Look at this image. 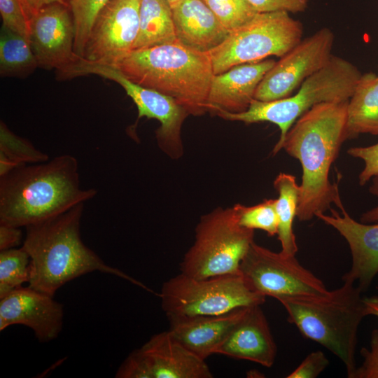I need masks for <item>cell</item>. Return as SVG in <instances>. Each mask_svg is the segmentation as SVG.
Returning <instances> with one entry per match:
<instances>
[{"mask_svg": "<svg viewBox=\"0 0 378 378\" xmlns=\"http://www.w3.org/2000/svg\"><path fill=\"white\" fill-rule=\"evenodd\" d=\"M348 101L318 104L302 114L288 130L282 148L302 166L297 211L301 221L342 204L337 184L329 180L330 167L346 137Z\"/></svg>", "mask_w": 378, "mask_h": 378, "instance_id": "cell-1", "label": "cell"}, {"mask_svg": "<svg viewBox=\"0 0 378 378\" xmlns=\"http://www.w3.org/2000/svg\"><path fill=\"white\" fill-rule=\"evenodd\" d=\"M97 193L80 186L78 162L69 154L24 164L0 177V223L27 227L85 203Z\"/></svg>", "mask_w": 378, "mask_h": 378, "instance_id": "cell-2", "label": "cell"}, {"mask_svg": "<svg viewBox=\"0 0 378 378\" xmlns=\"http://www.w3.org/2000/svg\"><path fill=\"white\" fill-rule=\"evenodd\" d=\"M84 203L46 220L25 227L22 247L30 257L29 286L51 296L66 283L100 272L127 280L149 292L142 283L104 262L83 241L80 220Z\"/></svg>", "mask_w": 378, "mask_h": 378, "instance_id": "cell-3", "label": "cell"}, {"mask_svg": "<svg viewBox=\"0 0 378 378\" xmlns=\"http://www.w3.org/2000/svg\"><path fill=\"white\" fill-rule=\"evenodd\" d=\"M113 66L130 80L174 99L189 115L208 112V95L214 76L208 53L190 49L176 40L132 50Z\"/></svg>", "mask_w": 378, "mask_h": 378, "instance_id": "cell-4", "label": "cell"}, {"mask_svg": "<svg viewBox=\"0 0 378 378\" xmlns=\"http://www.w3.org/2000/svg\"><path fill=\"white\" fill-rule=\"evenodd\" d=\"M321 295L281 298L288 320L306 338L319 343L344 364L347 377L356 369L355 353L359 325L367 316L363 293L351 280Z\"/></svg>", "mask_w": 378, "mask_h": 378, "instance_id": "cell-5", "label": "cell"}, {"mask_svg": "<svg viewBox=\"0 0 378 378\" xmlns=\"http://www.w3.org/2000/svg\"><path fill=\"white\" fill-rule=\"evenodd\" d=\"M361 75L351 62L332 55L322 69L305 79L293 95L268 102L254 99L245 111L218 110L214 114L230 121L277 125L280 136L272 150L274 155L282 149L288 130L302 114L320 103L349 100Z\"/></svg>", "mask_w": 378, "mask_h": 378, "instance_id": "cell-6", "label": "cell"}, {"mask_svg": "<svg viewBox=\"0 0 378 378\" xmlns=\"http://www.w3.org/2000/svg\"><path fill=\"white\" fill-rule=\"evenodd\" d=\"M253 236V230L239 225L233 206L214 209L200 217L195 241L180 263L181 273L197 279L241 274Z\"/></svg>", "mask_w": 378, "mask_h": 378, "instance_id": "cell-7", "label": "cell"}, {"mask_svg": "<svg viewBox=\"0 0 378 378\" xmlns=\"http://www.w3.org/2000/svg\"><path fill=\"white\" fill-rule=\"evenodd\" d=\"M303 25L286 11L258 13L208 54L214 75L239 64L281 57L302 38Z\"/></svg>", "mask_w": 378, "mask_h": 378, "instance_id": "cell-8", "label": "cell"}, {"mask_svg": "<svg viewBox=\"0 0 378 378\" xmlns=\"http://www.w3.org/2000/svg\"><path fill=\"white\" fill-rule=\"evenodd\" d=\"M159 296L167 317L218 316L262 305L266 298L253 291L241 274L197 279L182 273L166 281Z\"/></svg>", "mask_w": 378, "mask_h": 378, "instance_id": "cell-9", "label": "cell"}, {"mask_svg": "<svg viewBox=\"0 0 378 378\" xmlns=\"http://www.w3.org/2000/svg\"><path fill=\"white\" fill-rule=\"evenodd\" d=\"M89 74L112 80L122 86L137 107L138 120L146 117L160 123L155 132L160 150L174 160L183 155L181 127L189 113L174 99L130 80L113 66L89 62L81 57L68 70L66 78Z\"/></svg>", "mask_w": 378, "mask_h": 378, "instance_id": "cell-10", "label": "cell"}, {"mask_svg": "<svg viewBox=\"0 0 378 378\" xmlns=\"http://www.w3.org/2000/svg\"><path fill=\"white\" fill-rule=\"evenodd\" d=\"M240 273L253 291L277 300L321 295L328 291L320 279L300 264L295 255L272 251L255 241L241 262Z\"/></svg>", "mask_w": 378, "mask_h": 378, "instance_id": "cell-11", "label": "cell"}, {"mask_svg": "<svg viewBox=\"0 0 378 378\" xmlns=\"http://www.w3.org/2000/svg\"><path fill=\"white\" fill-rule=\"evenodd\" d=\"M117 378H212L203 360L178 342L169 330L153 335L118 368Z\"/></svg>", "mask_w": 378, "mask_h": 378, "instance_id": "cell-12", "label": "cell"}, {"mask_svg": "<svg viewBox=\"0 0 378 378\" xmlns=\"http://www.w3.org/2000/svg\"><path fill=\"white\" fill-rule=\"evenodd\" d=\"M335 36L327 27L302 39L276 61L259 83L254 99L268 102L288 97L332 56Z\"/></svg>", "mask_w": 378, "mask_h": 378, "instance_id": "cell-13", "label": "cell"}, {"mask_svg": "<svg viewBox=\"0 0 378 378\" xmlns=\"http://www.w3.org/2000/svg\"><path fill=\"white\" fill-rule=\"evenodd\" d=\"M140 0H110L97 15L82 59L115 66L133 49L139 29Z\"/></svg>", "mask_w": 378, "mask_h": 378, "instance_id": "cell-14", "label": "cell"}, {"mask_svg": "<svg viewBox=\"0 0 378 378\" xmlns=\"http://www.w3.org/2000/svg\"><path fill=\"white\" fill-rule=\"evenodd\" d=\"M75 28L69 7L62 1L37 10L31 24L29 41L38 66L63 74L80 58L74 49Z\"/></svg>", "mask_w": 378, "mask_h": 378, "instance_id": "cell-15", "label": "cell"}, {"mask_svg": "<svg viewBox=\"0 0 378 378\" xmlns=\"http://www.w3.org/2000/svg\"><path fill=\"white\" fill-rule=\"evenodd\" d=\"M64 309L51 296L20 286L0 301V330L12 325L30 328L41 342L55 339L62 328Z\"/></svg>", "mask_w": 378, "mask_h": 378, "instance_id": "cell-16", "label": "cell"}, {"mask_svg": "<svg viewBox=\"0 0 378 378\" xmlns=\"http://www.w3.org/2000/svg\"><path fill=\"white\" fill-rule=\"evenodd\" d=\"M340 209L342 214L330 209L331 215L320 212L316 217L337 230L347 241L352 262L342 280L353 281L364 292L378 274V223L357 222L343 206Z\"/></svg>", "mask_w": 378, "mask_h": 378, "instance_id": "cell-17", "label": "cell"}, {"mask_svg": "<svg viewBox=\"0 0 378 378\" xmlns=\"http://www.w3.org/2000/svg\"><path fill=\"white\" fill-rule=\"evenodd\" d=\"M261 305L246 307L216 354L270 368L277 347Z\"/></svg>", "mask_w": 378, "mask_h": 378, "instance_id": "cell-18", "label": "cell"}, {"mask_svg": "<svg viewBox=\"0 0 378 378\" xmlns=\"http://www.w3.org/2000/svg\"><path fill=\"white\" fill-rule=\"evenodd\" d=\"M275 62L273 59H265L241 64L214 75L208 95V112L214 113L218 110H223L241 113L246 111L254 99L259 83Z\"/></svg>", "mask_w": 378, "mask_h": 378, "instance_id": "cell-19", "label": "cell"}, {"mask_svg": "<svg viewBox=\"0 0 378 378\" xmlns=\"http://www.w3.org/2000/svg\"><path fill=\"white\" fill-rule=\"evenodd\" d=\"M172 11L176 40L190 49L209 53L230 34L204 0H181Z\"/></svg>", "mask_w": 378, "mask_h": 378, "instance_id": "cell-20", "label": "cell"}, {"mask_svg": "<svg viewBox=\"0 0 378 378\" xmlns=\"http://www.w3.org/2000/svg\"><path fill=\"white\" fill-rule=\"evenodd\" d=\"M245 307L218 316H168V330L187 349L206 360L216 354Z\"/></svg>", "mask_w": 378, "mask_h": 378, "instance_id": "cell-21", "label": "cell"}, {"mask_svg": "<svg viewBox=\"0 0 378 378\" xmlns=\"http://www.w3.org/2000/svg\"><path fill=\"white\" fill-rule=\"evenodd\" d=\"M360 134L378 135V75L362 74L346 109V137Z\"/></svg>", "mask_w": 378, "mask_h": 378, "instance_id": "cell-22", "label": "cell"}, {"mask_svg": "<svg viewBox=\"0 0 378 378\" xmlns=\"http://www.w3.org/2000/svg\"><path fill=\"white\" fill-rule=\"evenodd\" d=\"M176 41L172 7L166 0H140L139 29L132 50Z\"/></svg>", "mask_w": 378, "mask_h": 378, "instance_id": "cell-23", "label": "cell"}, {"mask_svg": "<svg viewBox=\"0 0 378 378\" xmlns=\"http://www.w3.org/2000/svg\"><path fill=\"white\" fill-rule=\"evenodd\" d=\"M274 187L278 192L276 211L278 217V239L281 245V252L288 255H295L298 245L293 230L294 218L297 216L300 189L295 177L286 173H280L274 181Z\"/></svg>", "mask_w": 378, "mask_h": 378, "instance_id": "cell-24", "label": "cell"}, {"mask_svg": "<svg viewBox=\"0 0 378 378\" xmlns=\"http://www.w3.org/2000/svg\"><path fill=\"white\" fill-rule=\"evenodd\" d=\"M37 66V59L28 39L2 25L0 34L1 76L24 77Z\"/></svg>", "mask_w": 378, "mask_h": 378, "instance_id": "cell-25", "label": "cell"}, {"mask_svg": "<svg viewBox=\"0 0 378 378\" xmlns=\"http://www.w3.org/2000/svg\"><path fill=\"white\" fill-rule=\"evenodd\" d=\"M30 257L22 246L0 252V299L29 282Z\"/></svg>", "mask_w": 378, "mask_h": 378, "instance_id": "cell-26", "label": "cell"}, {"mask_svg": "<svg viewBox=\"0 0 378 378\" xmlns=\"http://www.w3.org/2000/svg\"><path fill=\"white\" fill-rule=\"evenodd\" d=\"M110 0H69L75 28L74 49L80 57L84 55L85 48L94 21Z\"/></svg>", "mask_w": 378, "mask_h": 378, "instance_id": "cell-27", "label": "cell"}, {"mask_svg": "<svg viewBox=\"0 0 378 378\" xmlns=\"http://www.w3.org/2000/svg\"><path fill=\"white\" fill-rule=\"evenodd\" d=\"M237 220L243 227L251 230H261L269 236L277 234L278 217L276 211V199L265 200L251 206L241 204L234 206Z\"/></svg>", "mask_w": 378, "mask_h": 378, "instance_id": "cell-28", "label": "cell"}, {"mask_svg": "<svg viewBox=\"0 0 378 378\" xmlns=\"http://www.w3.org/2000/svg\"><path fill=\"white\" fill-rule=\"evenodd\" d=\"M0 152L20 165L49 160L46 153L36 149L27 139L15 134L2 121L0 123Z\"/></svg>", "mask_w": 378, "mask_h": 378, "instance_id": "cell-29", "label": "cell"}, {"mask_svg": "<svg viewBox=\"0 0 378 378\" xmlns=\"http://www.w3.org/2000/svg\"><path fill=\"white\" fill-rule=\"evenodd\" d=\"M230 33L249 22L258 12L248 0H204Z\"/></svg>", "mask_w": 378, "mask_h": 378, "instance_id": "cell-30", "label": "cell"}, {"mask_svg": "<svg viewBox=\"0 0 378 378\" xmlns=\"http://www.w3.org/2000/svg\"><path fill=\"white\" fill-rule=\"evenodd\" d=\"M36 12L31 0H0L2 25L29 41L31 22Z\"/></svg>", "mask_w": 378, "mask_h": 378, "instance_id": "cell-31", "label": "cell"}, {"mask_svg": "<svg viewBox=\"0 0 378 378\" xmlns=\"http://www.w3.org/2000/svg\"><path fill=\"white\" fill-rule=\"evenodd\" d=\"M360 354L363 361L356 368L353 378H378V329L371 333L370 349L363 347Z\"/></svg>", "mask_w": 378, "mask_h": 378, "instance_id": "cell-32", "label": "cell"}, {"mask_svg": "<svg viewBox=\"0 0 378 378\" xmlns=\"http://www.w3.org/2000/svg\"><path fill=\"white\" fill-rule=\"evenodd\" d=\"M348 154L358 158L365 162V167L359 175V184L365 185L370 178L378 174V143L367 147H354Z\"/></svg>", "mask_w": 378, "mask_h": 378, "instance_id": "cell-33", "label": "cell"}, {"mask_svg": "<svg viewBox=\"0 0 378 378\" xmlns=\"http://www.w3.org/2000/svg\"><path fill=\"white\" fill-rule=\"evenodd\" d=\"M329 365V360L321 351L311 352L286 377L315 378Z\"/></svg>", "mask_w": 378, "mask_h": 378, "instance_id": "cell-34", "label": "cell"}, {"mask_svg": "<svg viewBox=\"0 0 378 378\" xmlns=\"http://www.w3.org/2000/svg\"><path fill=\"white\" fill-rule=\"evenodd\" d=\"M258 13L286 11L291 13L304 12L308 0H248Z\"/></svg>", "mask_w": 378, "mask_h": 378, "instance_id": "cell-35", "label": "cell"}, {"mask_svg": "<svg viewBox=\"0 0 378 378\" xmlns=\"http://www.w3.org/2000/svg\"><path fill=\"white\" fill-rule=\"evenodd\" d=\"M22 239V232L20 227L0 223V251L17 247Z\"/></svg>", "mask_w": 378, "mask_h": 378, "instance_id": "cell-36", "label": "cell"}, {"mask_svg": "<svg viewBox=\"0 0 378 378\" xmlns=\"http://www.w3.org/2000/svg\"><path fill=\"white\" fill-rule=\"evenodd\" d=\"M369 190L372 195L378 197V174L372 177V184ZM360 222L363 223H378V206L365 212L360 217Z\"/></svg>", "mask_w": 378, "mask_h": 378, "instance_id": "cell-37", "label": "cell"}, {"mask_svg": "<svg viewBox=\"0 0 378 378\" xmlns=\"http://www.w3.org/2000/svg\"><path fill=\"white\" fill-rule=\"evenodd\" d=\"M22 165L11 160L0 152V177L5 176L14 169Z\"/></svg>", "mask_w": 378, "mask_h": 378, "instance_id": "cell-38", "label": "cell"}, {"mask_svg": "<svg viewBox=\"0 0 378 378\" xmlns=\"http://www.w3.org/2000/svg\"><path fill=\"white\" fill-rule=\"evenodd\" d=\"M367 316L373 315L378 318V296L363 298Z\"/></svg>", "mask_w": 378, "mask_h": 378, "instance_id": "cell-39", "label": "cell"}, {"mask_svg": "<svg viewBox=\"0 0 378 378\" xmlns=\"http://www.w3.org/2000/svg\"><path fill=\"white\" fill-rule=\"evenodd\" d=\"M34 8L38 10L42 7L47 6L48 4L57 2L62 1V0H31Z\"/></svg>", "mask_w": 378, "mask_h": 378, "instance_id": "cell-40", "label": "cell"}, {"mask_svg": "<svg viewBox=\"0 0 378 378\" xmlns=\"http://www.w3.org/2000/svg\"><path fill=\"white\" fill-rule=\"evenodd\" d=\"M166 1L169 4V6L172 8L181 0H166Z\"/></svg>", "mask_w": 378, "mask_h": 378, "instance_id": "cell-41", "label": "cell"}]
</instances>
